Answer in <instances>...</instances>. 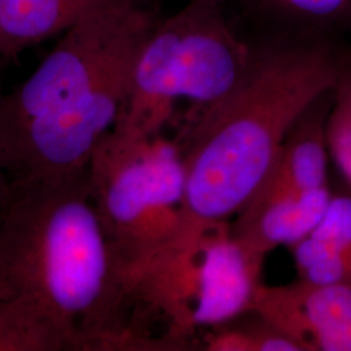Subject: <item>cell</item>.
I'll list each match as a JSON object with an SVG mask.
<instances>
[{"label":"cell","mask_w":351,"mask_h":351,"mask_svg":"<svg viewBox=\"0 0 351 351\" xmlns=\"http://www.w3.org/2000/svg\"><path fill=\"white\" fill-rule=\"evenodd\" d=\"M159 19L147 0H104L24 82L0 93V164L11 184L86 172L119 121L137 55Z\"/></svg>","instance_id":"6da1fadb"},{"label":"cell","mask_w":351,"mask_h":351,"mask_svg":"<svg viewBox=\"0 0 351 351\" xmlns=\"http://www.w3.org/2000/svg\"><path fill=\"white\" fill-rule=\"evenodd\" d=\"M251 55L236 88L189 120L180 145L186 169L181 228L175 242L228 223L268 175L290 129L335 90L351 47L249 33Z\"/></svg>","instance_id":"7a4b0ae2"},{"label":"cell","mask_w":351,"mask_h":351,"mask_svg":"<svg viewBox=\"0 0 351 351\" xmlns=\"http://www.w3.org/2000/svg\"><path fill=\"white\" fill-rule=\"evenodd\" d=\"M0 288L43 315L69 351L143 350L86 172L11 184L0 211Z\"/></svg>","instance_id":"3957f363"},{"label":"cell","mask_w":351,"mask_h":351,"mask_svg":"<svg viewBox=\"0 0 351 351\" xmlns=\"http://www.w3.org/2000/svg\"><path fill=\"white\" fill-rule=\"evenodd\" d=\"M250 34L230 19L226 0H188L159 19L139 50L124 110L114 129L152 136L189 101V120L226 97L250 60Z\"/></svg>","instance_id":"277c9868"},{"label":"cell","mask_w":351,"mask_h":351,"mask_svg":"<svg viewBox=\"0 0 351 351\" xmlns=\"http://www.w3.org/2000/svg\"><path fill=\"white\" fill-rule=\"evenodd\" d=\"M86 178L128 281L180 233L186 188L181 145L163 133L137 136L113 128L93 152Z\"/></svg>","instance_id":"5b68a950"},{"label":"cell","mask_w":351,"mask_h":351,"mask_svg":"<svg viewBox=\"0 0 351 351\" xmlns=\"http://www.w3.org/2000/svg\"><path fill=\"white\" fill-rule=\"evenodd\" d=\"M263 262L233 236L229 221L204 229L197 242L193 328L226 326L251 313Z\"/></svg>","instance_id":"8992f818"},{"label":"cell","mask_w":351,"mask_h":351,"mask_svg":"<svg viewBox=\"0 0 351 351\" xmlns=\"http://www.w3.org/2000/svg\"><path fill=\"white\" fill-rule=\"evenodd\" d=\"M301 351H351V287L261 285L251 308Z\"/></svg>","instance_id":"52a82bcc"},{"label":"cell","mask_w":351,"mask_h":351,"mask_svg":"<svg viewBox=\"0 0 351 351\" xmlns=\"http://www.w3.org/2000/svg\"><path fill=\"white\" fill-rule=\"evenodd\" d=\"M332 198L329 186L300 194L251 198L239 211L230 230L249 250L265 258L277 247H293L310 236Z\"/></svg>","instance_id":"ba28073f"},{"label":"cell","mask_w":351,"mask_h":351,"mask_svg":"<svg viewBox=\"0 0 351 351\" xmlns=\"http://www.w3.org/2000/svg\"><path fill=\"white\" fill-rule=\"evenodd\" d=\"M254 34L351 47V0H226Z\"/></svg>","instance_id":"9c48e42d"},{"label":"cell","mask_w":351,"mask_h":351,"mask_svg":"<svg viewBox=\"0 0 351 351\" xmlns=\"http://www.w3.org/2000/svg\"><path fill=\"white\" fill-rule=\"evenodd\" d=\"M333 91L313 103L290 129L268 175L251 198L300 194L328 186L326 120Z\"/></svg>","instance_id":"30bf717a"},{"label":"cell","mask_w":351,"mask_h":351,"mask_svg":"<svg viewBox=\"0 0 351 351\" xmlns=\"http://www.w3.org/2000/svg\"><path fill=\"white\" fill-rule=\"evenodd\" d=\"M291 250L298 280L351 287V195H332L320 223Z\"/></svg>","instance_id":"8fae6325"},{"label":"cell","mask_w":351,"mask_h":351,"mask_svg":"<svg viewBox=\"0 0 351 351\" xmlns=\"http://www.w3.org/2000/svg\"><path fill=\"white\" fill-rule=\"evenodd\" d=\"M104 0H0V59L62 36Z\"/></svg>","instance_id":"7c38bea8"},{"label":"cell","mask_w":351,"mask_h":351,"mask_svg":"<svg viewBox=\"0 0 351 351\" xmlns=\"http://www.w3.org/2000/svg\"><path fill=\"white\" fill-rule=\"evenodd\" d=\"M0 351H69V348L43 315L0 288Z\"/></svg>","instance_id":"4fadbf2b"},{"label":"cell","mask_w":351,"mask_h":351,"mask_svg":"<svg viewBox=\"0 0 351 351\" xmlns=\"http://www.w3.org/2000/svg\"><path fill=\"white\" fill-rule=\"evenodd\" d=\"M326 143L329 158L351 189V64L333 91L326 120Z\"/></svg>","instance_id":"5bb4252c"},{"label":"cell","mask_w":351,"mask_h":351,"mask_svg":"<svg viewBox=\"0 0 351 351\" xmlns=\"http://www.w3.org/2000/svg\"><path fill=\"white\" fill-rule=\"evenodd\" d=\"M261 324L246 328H224L207 342L213 351H301L294 339L261 319Z\"/></svg>","instance_id":"9a60e30c"},{"label":"cell","mask_w":351,"mask_h":351,"mask_svg":"<svg viewBox=\"0 0 351 351\" xmlns=\"http://www.w3.org/2000/svg\"><path fill=\"white\" fill-rule=\"evenodd\" d=\"M11 195V181L0 164V211L5 207Z\"/></svg>","instance_id":"2e32d148"}]
</instances>
